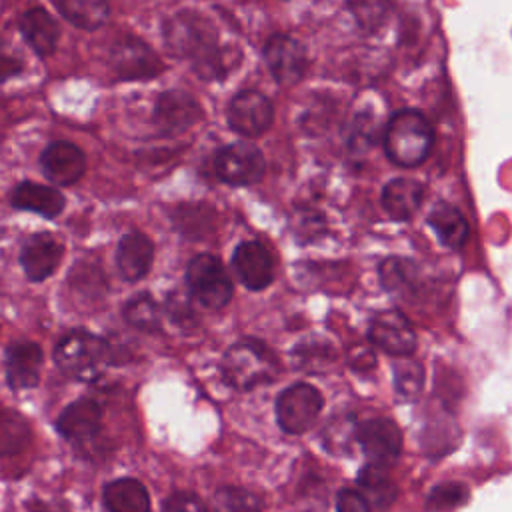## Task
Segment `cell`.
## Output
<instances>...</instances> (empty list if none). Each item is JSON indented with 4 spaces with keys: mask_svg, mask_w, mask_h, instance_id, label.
I'll use <instances>...</instances> for the list:
<instances>
[{
    "mask_svg": "<svg viewBox=\"0 0 512 512\" xmlns=\"http://www.w3.org/2000/svg\"><path fill=\"white\" fill-rule=\"evenodd\" d=\"M102 496L108 512H150L148 490L134 478L108 482Z\"/></svg>",
    "mask_w": 512,
    "mask_h": 512,
    "instance_id": "23",
    "label": "cell"
},
{
    "mask_svg": "<svg viewBox=\"0 0 512 512\" xmlns=\"http://www.w3.org/2000/svg\"><path fill=\"white\" fill-rule=\"evenodd\" d=\"M324 398L312 384L296 382L276 398V420L288 434L306 432L320 416Z\"/></svg>",
    "mask_w": 512,
    "mask_h": 512,
    "instance_id": "6",
    "label": "cell"
},
{
    "mask_svg": "<svg viewBox=\"0 0 512 512\" xmlns=\"http://www.w3.org/2000/svg\"><path fill=\"white\" fill-rule=\"evenodd\" d=\"M378 136L376 130V120L370 114H358L352 126V134H350V150L352 152H366L374 146Z\"/></svg>",
    "mask_w": 512,
    "mask_h": 512,
    "instance_id": "36",
    "label": "cell"
},
{
    "mask_svg": "<svg viewBox=\"0 0 512 512\" xmlns=\"http://www.w3.org/2000/svg\"><path fill=\"white\" fill-rule=\"evenodd\" d=\"M336 512H370V502L360 490L342 488L336 496Z\"/></svg>",
    "mask_w": 512,
    "mask_h": 512,
    "instance_id": "37",
    "label": "cell"
},
{
    "mask_svg": "<svg viewBox=\"0 0 512 512\" xmlns=\"http://www.w3.org/2000/svg\"><path fill=\"white\" fill-rule=\"evenodd\" d=\"M380 280L388 292H406L414 284V266L398 256L386 258L380 264Z\"/></svg>",
    "mask_w": 512,
    "mask_h": 512,
    "instance_id": "34",
    "label": "cell"
},
{
    "mask_svg": "<svg viewBox=\"0 0 512 512\" xmlns=\"http://www.w3.org/2000/svg\"><path fill=\"white\" fill-rule=\"evenodd\" d=\"M42 362H44V354L36 342H30V340L12 342L6 348V358H4L8 386L12 390H26L36 386L40 380Z\"/></svg>",
    "mask_w": 512,
    "mask_h": 512,
    "instance_id": "16",
    "label": "cell"
},
{
    "mask_svg": "<svg viewBox=\"0 0 512 512\" xmlns=\"http://www.w3.org/2000/svg\"><path fill=\"white\" fill-rule=\"evenodd\" d=\"M424 200V186L412 178H394L382 188V206L394 220H408Z\"/></svg>",
    "mask_w": 512,
    "mask_h": 512,
    "instance_id": "22",
    "label": "cell"
},
{
    "mask_svg": "<svg viewBox=\"0 0 512 512\" xmlns=\"http://www.w3.org/2000/svg\"><path fill=\"white\" fill-rule=\"evenodd\" d=\"M368 338L376 348L392 356H410L416 350V332L410 320L398 310L374 314L368 324Z\"/></svg>",
    "mask_w": 512,
    "mask_h": 512,
    "instance_id": "11",
    "label": "cell"
},
{
    "mask_svg": "<svg viewBox=\"0 0 512 512\" xmlns=\"http://www.w3.org/2000/svg\"><path fill=\"white\" fill-rule=\"evenodd\" d=\"M320 440L330 454H348L352 450L354 442H358L356 418L352 414L332 416L324 424V428L320 432Z\"/></svg>",
    "mask_w": 512,
    "mask_h": 512,
    "instance_id": "28",
    "label": "cell"
},
{
    "mask_svg": "<svg viewBox=\"0 0 512 512\" xmlns=\"http://www.w3.org/2000/svg\"><path fill=\"white\" fill-rule=\"evenodd\" d=\"M358 444L378 464H388L402 450V432L390 418H372L358 424Z\"/></svg>",
    "mask_w": 512,
    "mask_h": 512,
    "instance_id": "14",
    "label": "cell"
},
{
    "mask_svg": "<svg viewBox=\"0 0 512 512\" xmlns=\"http://www.w3.org/2000/svg\"><path fill=\"white\" fill-rule=\"evenodd\" d=\"M162 512H208L206 506L188 492H176L164 500Z\"/></svg>",
    "mask_w": 512,
    "mask_h": 512,
    "instance_id": "38",
    "label": "cell"
},
{
    "mask_svg": "<svg viewBox=\"0 0 512 512\" xmlns=\"http://www.w3.org/2000/svg\"><path fill=\"white\" fill-rule=\"evenodd\" d=\"M208 512H260V500L246 488L238 486H224L218 488L208 504Z\"/></svg>",
    "mask_w": 512,
    "mask_h": 512,
    "instance_id": "29",
    "label": "cell"
},
{
    "mask_svg": "<svg viewBox=\"0 0 512 512\" xmlns=\"http://www.w3.org/2000/svg\"><path fill=\"white\" fill-rule=\"evenodd\" d=\"M360 362H362V366H372L374 364V356L368 348H354L350 352V364L360 366Z\"/></svg>",
    "mask_w": 512,
    "mask_h": 512,
    "instance_id": "40",
    "label": "cell"
},
{
    "mask_svg": "<svg viewBox=\"0 0 512 512\" xmlns=\"http://www.w3.org/2000/svg\"><path fill=\"white\" fill-rule=\"evenodd\" d=\"M154 260V244L142 232H128L122 236L116 248V268L128 282L144 278Z\"/></svg>",
    "mask_w": 512,
    "mask_h": 512,
    "instance_id": "19",
    "label": "cell"
},
{
    "mask_svg": "<svg viewBox=\"0 0 512 512\" xmlns=\"http://www.w3.org/2000/svg\"><path fill=\"white\" fill-rule=\"evenodd\" d=\"M102 424V408L90 398H82L64 408L56 420V430L74 444L90 442Z\"/></svg>",
    "mask_w": 512,
    "mask_h": 512,
    "instance_id": "18",
    "label": "cell"
},
{
    "mask_svg": "<svg viewBox=\"0 0 512 512\" xmlns=\"http://www.w3.org/2000/svg\"><path fill=\"white\" fill-rule=\"evenodd\" d=\"M336 360V352L328 340H322L318 336L306 338L298 342L294 348V362L302 370H326Z\"/></svg>",
    "mask_w": 512,
    "mask_h": 512,
    "instance_id": "30",
    "label": "cell"
},
{
    "mask_svg": "<svg viewBox=\"0 0 512 512\" xmlns=\"http://www.w3.org/2000/svg\"><path fill=\"white\" fill-rule=\"evenodd\" d=\"M356 482H358V488L364 494V498L376 508H388L398 496L396 484L384 464L372 462V464L362 466Z\"/></svg>",
    "mask_w": 512,
    "mask_h": 512,
    "instance_id": "24",
    "label": "cell"
},
{
    "mask_svg": "<svg viewBox=\"0 0 512 512\" xmlns=\"http://www.w3.org/2000/svg\"><path fill=\"white\" fill-rule=\"evenodd\" d=\"M272 120V104L262 92L240 90L228 104V124L240 136H262L272 126Z\"/></svg>",
    "mask_w": 512,
    "mask_h": 512,
    "instance_id": "10",
    "label": "cell"
},
{
    "mask_svg": "<svg viewBox=\"0 0 512 512\" xmlns=\"http://www.w3.org/2000/svg\"><path fill=\"white\" fill-rule=\"evenodd\" d=\"M64 196L46 184L38 182H20L12 190V206L18 210L36 212L44 218H54L64 210Z\"/></svg>",
    "mask_w": 512,
    "mask_h": 512,
    "instance_id": "21",
    "label": "cell"
},
{
    "mask_svg": "<svg viewBox=\"0 0 512 512\" xmlns=\"http://www.w3.org/2000/svg\"><path fill=\"white\" fill-rule=\"evenodd\" d=\"M242 60V52L238 46L226 44V46H216L210 52H206L204 56H200L198 60H194V72L206 80V82H214V80H222L226 78L230 72H234L238 68Z\"/></svg>",
    "mask_w": 512,
    "mask_h": 512,
    "instance_id": "26",
    "label": "cell"
},
{
    "mask_svg": "<svg viewBox=\"0 0 512 512\" xmlns=\"http://www.w3.org/2000/svg\"><path fill=\"white\" fill-rule=\"evenodd\" d=\"M392 372H394L396 394L402 400H416L422 392V386H424V368H422V364L408 358V356H398V360L392 366Z\"/></svg>",
    "mask_w": 512,
    "mask_h": 512,
    "instance_id": "31",
    "label": "cell"
},
{
    "mask_svg": "<svg viewBox=\"0 0 512 512\" xmlns=\"http://www.w3.org/2000/svg\"><path fill=\"white\" fill-rule=\"evenodd\" d=\"M64 254L62 242L50 232L32 234L20 248V264L32 282H42L60 264Z\"/></svg>",
    "mask_w": 512,
    "mask_h": 512,
    "instance_id": "13",
    "label": "cell"
},
{
    "mask_svg": "<svg viewBox=\"0 0 512 512\" xmlns=\"http://www.w3.org/2000/svg\"><path fill=\"white\" fill-rule=\"evenodd\" d=\"M468 498V490L460 482H444L438 484L428 496V508L432 510H452L464 504Z\"/></svg>",
    "mask_w": 512,
    "mask_h": 512,
    "instance_id": "35",
    "label": "cell"
},
{
    "mask_svg": "<svg viewBox=\"0 0 512 512\" xmlns=\"http://www.w3.org/2000/svg\"><path fill=\"white\" fill-rule=\"evenodd\" d=\"M234 270L242 284L250 290H262L266 288L272 278H274V262L268 252L260 242L248 240L242 242L232 256Z\"/></svg>",
    "mask_w": 512,
    "mask_h": 512,
    "instance_id": "17",
    "label": "cell"
},
{
    "mask_svg": "<svg viewBox=\"0 0 512 512\" xmlns=\"http://www.w3.org/2000/svg\"><path fill=\"white\" fill-rule=\"evenodd\" d=\"M204 116L202 106L184 90H166L156 98L154 124L160 134L176 136L192 128Z\"/></svg>",
    "mask_w": 512,
    "mask_h": 512,
    "instance_id": "9",
    "label": "cell"
},
{
    "mask_svg": "<svg viewBox=\"0 0 512 512\" xmlns=\"http://www.w3.org/2000/svg\"><path fill=\"white\" fill-rule=\"evenodd\" d=\"M264 58L272 76L282 86L296 84L306 72V50L294 36L274 34L268 38Z\"/></svg>",
    "mask_w": 512,
    "mask_h": 512,
    "instance_id": "12",
    "label": "cell"
},
{
    "mask_svg": "<svg viewBox=\"0 0 512 512\" xmlns=\"http://www.w3.org/2000/svg\"><path fill=\"white\" fill-rule=\"evenodd\" d=\"M18 30L28 46L40 56L52 54L60 38L58 22L44 8L26 10L18 20Z\"/></svg>",
    "mask_w": 512,
    "mask_h": 512,
    "instance_id": "20",
    "label": "cell"
},
{
    "mask_svg": "<svg viewBox=\"0 0 512 512\" xmlns=\"http://www.w3.org/2000/svg\"><path fill=\"white\" fill-rule=\"evenodd\" d=\"M162 38L170 54L192 62L218 46L212 20L196 10H180L164 20Z\"/></svg>",
    "mask_w": 512,
    "mask_h": 512,
    "instance_id": "4",
    "label": "cell"
},
{
    "mask_svg": "<svg viewBox=\"0 0 512 512\" xmlns=\"http://www.w3.org/2000/svg\"><path fill=\"white\" fill-rule=\"evenodd\" d=\"M186 280L190 292L210 310L224 308L234 292L232 280L224 270L218 256L198 254L190 260L186 270Z\"/></svg>",
    "mask_w": 512,
    "mask_h": 512,
    "instance_id": "5",
    "label": "cell"
},
{
    "mask_svg": "<svg viewBox=\"0 0 512 512\" xmlns=\"http://www.w3.org/2000/svg\"><path fill=\"white\" fill-rule=\"evenodd\" d=\"M278 374L274 352L260 340L242 338L234 342L222 358V376L234 390L246 392L268 384Z\"/></svg>",
    "mask_w": 512,
    "mask_h": 512,
    "instance_id": "2",
    "label": "cell"
},
{
    "mask_svg": "<svg viewBox=\"0 0 512 512\" xmlns=\"http://www.w3.org/2000/svg\"><path fill=\"white\" fill-rule=\"evenodd\" d=\"M428 224L436 232L438 240L448 248H460L468 238L466 218L462 216V212L456 206H452L448 202H438L430 210Z\"/></svg>",
    "mask_w": 512,
    "mask_h": 512,
    "instance_id": "25",
    "label": "cell"
},
{
    "mask_svg": "<svg viewBox=\"0 0 512 512\" xmlns=\"http://www.w3.org/2000/svg\"><path fill=\"white\" fill-rule=\"evenodd\" d=\"M386 156L402 168H414L422 164L434 144V130L428 118L414 108L396 112L382 134Z\"/></svg>",
    "mask_w": 512,
    "mask_h": 512,
    "instance_id": "1",
    "label": "cell"
},
{
    "mask_svg": "<svg viewBox=\"0 0 512 512\" xmlns=\"http://www.w3.org/2000/svg\"><path fill=\"white\" fill-rule=\"evenodd\" d=\"M40 164L50 182L58 186H70L78 182L86 170L84 152L64 140H56L48 144L40 156Z\"/></svg>",
    "mask_w": 512,
    "mask_h": 512,
    "instance_id": "15",
    "label": "cell"
},
{
    "mask_svg": "<svg viewBox=\"0 0 512 512\" xmlns=\"http://www.w3.org/2000/svg\"><path fill=\"white\" fill-rule=\"evenodd\" d=\"M54 362L66 376L90 382L104 372L110 362V350L96 334L84 328H74L58 340L54 348Z\"/></svg>",
    "mask_w": 512,
    "mask_h": 512,
    "instance_id": "3",
    "label": "cell"
},
{
    "mask_svg": "<svg viewBox=\"0 0 512 512\" xmlns=\"http://www.w3.org/2000/svg\"><path fill=\"white\" fill-rule=\"evenodd\" d=\"M216 176L232 186H248L264 176L262 152L250 142H234L222 148L214 160Z\"/></svg>",
    "mask_w": 512,
    "mask_h": 512,
    "instance_id": "8",
    "label": "cell"
},
{
    "mask_svg": "<svg viewBox=\"0 0 512 512\" xmlns=\"http://www.w3.org/2000/svg\"><path fill=\"white\" fill-rule=\"evenodd\" d=\"M110 66L120 80H150L164 72L158 54L134 36H122L112 44Z\"/></svg>",
    "mask_w": 512,
    "mask_h": 512,
    "instance_id": "7",
    "label": "cell"
},
{
    "mask_svg": "<svg viewBox=\"0 0 512 512\" xmlns=\"http://www.w3.org/2000/svg\"><path fill=\"white\" fill-rule=\"evenodd\" d=\"M124 320L142 332H156L160 328V308L150 294H136L124 306Z\"/></svg>",
    "mask_w": 512,
    "mask_h": 512,
    "instance_id": "32",
    "label": "cell"
},
{
    "mask_svg": "<svg viewBox=\"0 0 512 512\" xmlns=\"http://www.w3.org/2000/svg\"><path fill=\"white\" fill-rule=\"evenodd\" d=\"M348 10L352 12L356 24L364 32L372 34L386 22L390 0H348Z\"/></svg>",
    "mask_w": 512,
    "mask_h": 512,
    "instance_id": "33",
    "label": "cell"
},
{
    "mask_svg": "<svg viewBox=\"0 0 512 512\" xmlns=\"http://www.w3.org/2000/svg\"><path fill=\"white\" fill-rule=\"evenodd\" d=\"M166 310H168V316L174 320V322H182L184 318H192V308L182 300V298H178V294H170V298H168V302H166Z\"/></svg>",
    "mask_w": 512,
    "mask_h": 512,
    "instance_id": "39",
    "label": "cell"
},
{
    "mask_svg": "<svg viewBox=\"0 0 512 512\" xmlns=\"http://www.w3.org/2000/svg\"><path fill=\"white\" fill-rule=\"evenodd\" d=\"M62 16L84 30H96L108 20V0H56Z\"/></svg>",
    "mask_w": 512,
    "mask_h": 512,
    "instance_id": "27",
    "label": "cell"
}]
</instances>
